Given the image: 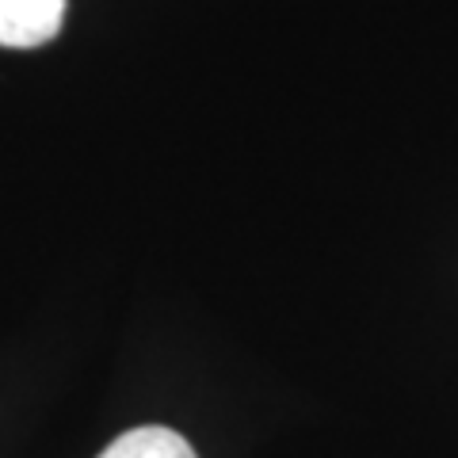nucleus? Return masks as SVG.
<instances>
[{
	"label": "nucleus",
	"instance_id": "1",
	"mask_svg": "<svg viewBox=\"0 0 458 458\" xmlns=\"http://www.w3.org/2000/svg\"><path fill=\"white\" fill-rule=\"evenodd\" d=\"M65 0H0V47L35 50L57 38Z\"/></svg>",
	"mask_w": 458,
	"mask_h": 458
},
{
	"label": "nucleus",
	"instance_id": "2",
	"mask_svg": "<svg viewBox=\"0 0 458 458\" xmlns=\"http://www.w3.org/2000/svg\"><path fill=\"white\" fill-rule=\"evenodd\" d=\"M99 458H199L195 447L180 432L161 424H141L123 432Z\"/></svg>",
	"mask_w": 458,
	"mask_h": 458
}]
</instances>
